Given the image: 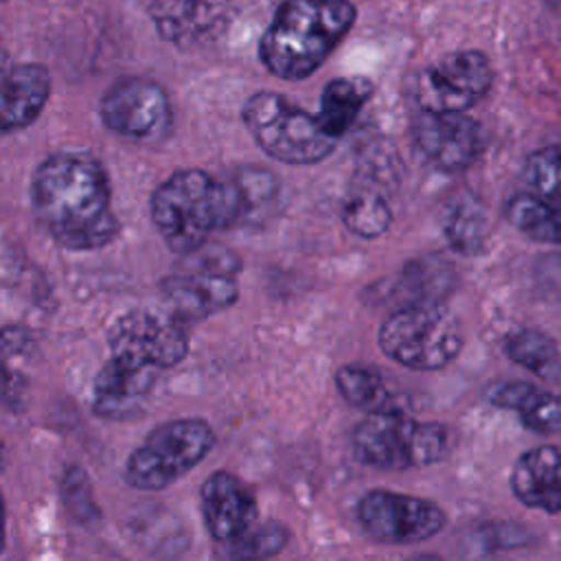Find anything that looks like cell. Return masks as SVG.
Instances as JSON below:
<instances>
[{
    "label": "cell",
    "mask_w": 561,
    "mask_h": 561,
    "mask_svg": "<svg viewBox=\"0 0 561 561\" xmlns=\"http://www.w3.org/2000/svg\"><path fill=\"white\" fill-rule=\"evenodd\" d=\"M511 489L530 508L561 513V447L539 445L524 451L513 465Z\"/></svg>",
    "instance_id": "obj_17"
},
{
    "label": "cell",
    "mask_w": 561,
    "mask_h": 561,
    "mask_svg": "<svg viewBox=\"0 0 561 561\" xmlns=\"http://www.w3.org/2000/svg\"><path fill=\"white\" fill-rule=\"evenodd\" d=\"M232 11V0H151L149 4L158 33L184 48L217 39L228 28Z\"/></svg>",
    "instance_id": "obj_14"
},
{
    "label": "cell",
    "mask_w": 561,
    "mask_h": 561,
    "mask_svg": "<svg viewBox=\"0 0 561 561\" xmlns=\"http://www.w3.org/2000/svg\"><path fill=\"white\" fill-rule=\"evenodd\" d=\"M493 83L489 59L478 50H458L436 59L416 81V99L423 112L462 114L473 107Z\"/></svg>",
    "instance_id": "obj_9"
},
{
    "label": "cell",
    "mask_w": 561,
    "mask_h": 561,
    "mask_svg": "<svg viewBox=\"0 0 561 561\" xmlns=\"http://www.w3.org/2000/svg\"><path fill=\"white\" fill-rule=\"evenodd\" d=\"M243 121L259 147L287 164L318 162L335 147V138L322 129L316 116L276 92L250 96L243 107Z\"/></svg>",
    "instance_id": "obj_7"
},
{
    "label": "cell",
    "mask_w": 561,
    "mask_h": 561,
    "mask_svg": "<svg viewBox=\"0 0 561 561\" xmlns=\"http://www.w3.org/2000/svg\"><path fill=\"white\" fill-rule=\"evenodd\" d=\"M357 519L368 537L379 543H416L443 530L445 511L425 497L375 489L357 504Z\"/></svg>",
    "instance_id": "obj_10"
},
{
    "label": "cell",
    "mask_w": 561,
    "mask_h": 561,
    "mask_svg": "<svg viewBox=\"0 0 561 561\" xmlns=\"http://www.w3.org/2000/svg\"><path fill=\"white\" fill-rule=\"evenodd\" d=\"M486 399L504 410H513L522 423L537 434L561 430V394L530 381H500L486 390Z\"/></svg>",
    "instance_id": "obj_19"
},
{
    "label": "cell",
    "mask_w": 561,
    "mask_h": 561,
    "mask_svg": "<svg viewBox=\"0 0 561 561\" xmlns=\"http://www.w3.org/2000/svg\"><path fill=\"white\" fill-rule=\"evenodd\" d=\"M50 94V77L37 64L13 66L2 77V129L13 131L33 123Z\"/></svg>",
    "instance_id": "obj_18"
},
{
    "label": "cell",
    "mask_w": 561,
    "mask_h": 561,
    "mask_svg": "<svg viewBox=\"0 0 561 561\" xmlns=\"http://www.w3.org/2000/svg\"><path fill=\"white\" fill-rule=\"evenodd\" d=\"M101 118L112 131L125 138L147 140L167 129L171 107L167 92L158 83L127 77L112 83L103 94Z\"/></svg>",
    "instance_id": "obj_12"
},
{
    "label": "cell",
    "mask_w": 561,
    "mask_h": 561,
    "mask_svg": "<svg viewBox=\"0 0 561 561\" xmlns=\"http://www.w3.org/2000/svg\"><path fill=\"white\" fill-rule=\"evenodd\" d=\"M412 136L421 153L443 171L471 167L484 149L480 123L465 114L423 112L412 125Z\"/></svg>",
    "instance_id": "obj_13"
},
{
    "label": "cell",
    "mask_w": 561,
    "mask_h": 561,
    "mask_svg": "<svg viewBox=\"0 0 561 561\" xmlns=\"http://www.w3.org/2000/svg\"><path fill=\"white\" fill-rule=\"evenodd\" d=\"M390 217L388 204L375 193H359L344 206V224L366 239L383 234L390 226Z\"/></svg>",
    "instance_id": "obj_27"
},
{
    "label": "cell",
    "mask_w": 561,
    "mask_h": 561,
    "mask_svg": "<svg viewBox=\"0 0 561 561\" xmlns=\"http://www.w3.org/2000/svg\"><path fill=\"white\" fill-rule=\"evenodd\" d=\"M353 22L355 7L348 0H285L261 37V61L283 79H305Z\"/></svg>",
    "instance_id": "obj_3"
},
{
    "label": "cell",
    "mask_w": 561,
    "mask_h": 561,
    "mask_svg": "<svg viewBox=\"0 0 561 561\" xmlns=\"http://www.w3.org/2000/svg\"><path fill=\"white\" fill-rule=\"evenodd\" d=\"M215 432L204 419H175L147 434L125 462V482L140 491H160L197 467L210 447Z\"/></svg>",
    "instance_id": "obj_6"
},
{
    "label": "cell",
    "mask_w": 561,
    "mask_h": 561,
    "mask_svg": "<svg viewBox=\"0 0 561 561\" xmlns=\"http://www.w3.org/2000/svg\"><path fill=\"white\" fill-rule=\"evenodd\" d=\"M202 517L215 543L241 537L256 522V500L250 486L228 471L208 476L199 491Z\"/></svg>",
    "instance_id": "obj_15"
},
{
    "label": "cell",
    "mask_w": 561,
    "mask_h": 561,
    "mask_svg": "<svg viewBox=\"0 0 561 561\" xmlns=\"http://www.w3.org/2000/svg\"><path fill=\"white\" fill-rule=\"evenodd\" d=\"M239 259L221 245H202L188 261L162 283L171 316L199 320L226 309L237 298Z\"/></svg>",
    "instance_id": "obj_8"
},
{
    "label": "cell",
    "mask_w": 561,
    "mask_h": 561,
    "mask_svg": "<svg viewBox=\"0 0 561 561\" xmlns=\"http://www.w3.org/2000/svg\"><path fill=\"white\" fill-rule=\"evenodd\" d=\"M351 445L359 462L403 471L443 460L449 454L451 434L443 423L416 421L401 408H388L359 421Z\"/></svg>",
    "instance_id": "obj_4"
},
{
    "label": "cell",
    "mask_w": 561,
    "mask_h": 561,
    "mask_svg": "<svg viewBox=\"0 0 561 561\" xmlns=\"http://www.w3.org/2000/svg\"><path fill=\"white\" fill-rule=\"evenodd\" d=\"M151 217L173 252L191 254L206 245L215 230L245 217V208L237 182H221L206 171L184 169L156 188Z\"/></svg>",
    "instance_id": "obj_2"
},
{
    "label": "cell",
    "mask_w": 561,
    "mask_h": 561,
    "mask_svg": "<svg viewBox=\"0 0 561 561\" xmlns=\"http://www.w3.org/2000/svg\"><path fill=\"white\" fill-rule=\"evenodd\" d=\"M107 340L112 357L156 370L180 364L188 351V335L182 320L156 311H129L121 316L112 324Z\"/></svg>",
    "instance_id": "obj_11"
},
{
    "label": "cell",
    "mask_w": 561,
    "mask_h": 561,
    "mask_svg": "<svg viewBox=\"0 0 561 561\" xmlns=\"http://www.w3.org/2000/svg\"><path fill=\"white\" fill-rule=\"evenodd\" d=\"M504 215L508 224L528 239L561 245V206L533 193H517L508 197Z\"/></svg>",
    "instance_id": "obj_21"
},
{
    "label": "cell",
    "mask_w": 561,
    "mask_h": 561,
    "mask_svg": "<svg viewBox=\"0 0 561 561\" xmlns=\"http://www.w3.org/2000/svg\"><path fill=\"white\" fill-rule=\"evenodd\" d=\"M379 346L405 368L438 370L460 353L462 331L440 302H410L383 320Z\"/></svg>",
    "instance_id": "obj_5"
},
{
    "label": "cell",
    "mask_w": 561,
    "mask_h": 561,
    "mask_svg": "<svg viewBox=\"0 0 561 561\" xmlns=\"http://www.w3.org/2000/svg\"><path fill=\"white\" fill-rule=\"evenodd\" d=\"M449 243L462 254H476L484 243V213L473 197H460L449 206L445 217Z\"/></svg>",
    "instance_id": "obj_25"
},
{
    "label": "cell",
    "mask_w": 561,
    "mask_h": 561,
    "mask_svg": "<svg viewBox=\"0 0 561 561\" xmlns=\"http://www.w3.org/2000/svg\"><path fill=\"white\" fill-rule=\"evenodd\" d=\"M335 386L348 405L366 410L368 414L394 408L390 405L392 399L386 379L373 368L342 366L335 373Z\"/></svg>",
    "instance_id": "obj_23"
},
{
    "label": "cell",
    "mask_w": 561,
    "mask_h": 561,
    "mask_svg": "<svg viewBox=\"0 0 561 561\" xmlns=\"http://www.w3.org/2000/svg\"><path fill=\"white\" fill-rule=\"evenodd\" d=\"M289 539V530L280 522L254 524L241 537L217 543V557L221 561H265L278 554Z\"/></svg>",
    "instance_id": "obj_24"
},
{
    "label": "cell",
    "mask_w": 561,
    "mask_h": 561,
    "mask_svg": "<svg viewBox=\"0 0 561 561\" xmlns=\"http://www.w3.org/2000/svg\"><path fill=\"white\" fill-rule=\"evenodd\" d=\"M373 85L366 79H335L331 81L320 96L318 123L335 140L353 125L364 103L370 99Z\"/></svg>",
    "instance_id": "obj_20"
},
{
    "label": "cell",
    "mask_w": 561,
    "mask_h": 561,
    "mask_svg": "<svg viewBox=\"0 0 561 561\" xmlns=\"http://www.w3.org/2000/svg\"><path fill=\"white\" fill-rule=\"evenodd\" d=\"M524 180L533 195L561 206V145L533 151L524 164Z\"/></svg>",
    "instance_id": "obj_26"
},
{
    "label": "cell",
    "mask_w": 561,
    "mask_h": 561,
    "mask_svg": "<svg viewBox=\"0 0 561 561\" xmlns=\"http://www.w3.org/2000/svg\"><path fill=\"white\" fill-rule=\"evenodd\" d=\"M506 355L541 379H561V353L552 337L537 329H519L504 342Z\"/></svg>",
    "instance_id": "obj_22"
},
{
    "label": "cell",
    "mask_w": 561,
    "mask_h": 561,
    "mask_svg": "<svg viewBox=\"0 0 561 561\" xmlns=\"http://www.w3.org/2000/svg\"><path fill=\"white\" fill-rule=\"evenodd\" d=\"M158 370L112 357L94 379V412L105 419H129L153 390Z\"/></svg>",
    "instance_id": "obj_16"
},
{
    "label": "cell",
    "mask_w": 561,
    "mask_h": 561,
    "mask_svg": "<svg viewBox=\"0 0 561 561\" xmlns=\"http://www.w3.org/2000/svg\"><path fill=\"white\" fill-rule=\"evenodd\" d=\"M31 204L42 230L68 250L101 248L118 232L107 175L83 153H57L44 160L33 175Z\"/></svg>",
    "instance_id": "obj_1"
}]
</instances>
